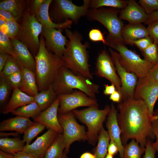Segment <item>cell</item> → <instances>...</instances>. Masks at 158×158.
<instances>
[{
    "label": "cell",
    "instance_id": "db71d44e",
    "mask_svg": "<svg viewBox=\"0 0 158 158\" xmlns=\"http://www.w3.org/2000/svg\"><path fill=\"white\" fill-rule=\"evenodd\" d=\"M157 20H158V11H155L150 14H148V18L145 23L148 25L152 22Z\"/></svg>",
    "mask_w": 158,
    "mask_h": 158
},
{
    "label": "cell",
    "instance_id": "e0dca14e",
    "mask_svg": "<svg viewBox=\"0 0 158 158\" xmlns=\"http://www.w3.org/2000/svg\"><path fill=\"white\" fill-rule=\"evenodd\" d=\"M60 99L58 97L48 108L42 111L34 119L35 122L44 125L49 129H52L59 134H63V129L60 125L58 118Z\"/></svg>",
    "mask_w": 158,
    "mask_h": 158
},
{
    "label": "cell",
    "instance_id": "44dd1931",
    "mask_svg": "<svg viewBox=\"0 0 158 158\" xmlns=\"http://www.w3.org/2000/svg\"><path fill=\"white\" fill-rule=\"evenodd\" d=\"M52 0H45L34 16L36 19L43 26L51 27L62 31L70 28L73 23L71 20H68L64 22L56 24L51 20L49 15V8L52 3Z\"/></svg>",
    "mask_w": 158,
    "mask_h": 158
},
{
    "label": "cell",
    "instance_id": "f35d334b",
    "mask_svg": "<svg viewBox=\"0 0 158 158\" xmlns=\"http://www.w3.org/2000/svg\"><path fill=\"white\" fill-rule=\"evenodd\" d=\"M5 26L6 28V32L10 38L16 37L19 34L20 25L16 20L6 21Z\"/></svg>",
    "mask_w": 158,
    "mask_h": 158
},
{
    "label": "cell",
    "instance_id": "60d3db41",
    "mask_svg": "<svg viewBox=\"0 0 158 158\" xmlns=\"http://www.w3.org/2000/svg\"><path fill=\"white\" fill-rule=\"evenodd\" d=\"M5 77L10 83L13 89L15 87L20 89L22 84L23 79L21 70Z\"/></svg>",
    "mask_w": 158,
    "mask_h": 158
},
{
    "label": "cell",
    "instance_id": "7402d4cb",
    "mask_svg": "<svg viewBox=\"0 0 158 158\" xmlns=\"http://www.w3.org/2000/svg\"><path fill=\"white\" fill-rule=\"evenodd\" d=\"M34 101V97L23 92L17 87H14L11 98L4 107L2 112L4 114L12 113L16 109Z\"/></svg>",
    "mask_w": 158,
    "mask_h": 158
},
{
    "label": "cell",
    "instance_id": "2e32d148",
    "mask_svg": "<svg viewBox=\"0 0 158 158\" xmlns=\"http://www.w3.org/2000/svg\"><path fill=\"white\" fill-rule=\"evenodd\" d=\"M59 134L54 130L49 129L33 143L25 145L23 151L35 158H44L47 150Z\"/></svg>",
    "mask_w": 158,
    "mask_h": 158
},
{
    "label": "cell",
    "instance_id": "003e7915",
    "mask_svg": "<svg viewBox=\"0 0 158 158\" xmlns=\"http://www.w3.org/2000/svg\"></svg>",
    "mask_w": 158,
    "mask_h": 158
},
{
    "label": "cell",
    "instance_id": "94428289",
    "mask_svg": "<svg viewBox=\"0 0 158 158\" xmlns=\"http://www.w3.org/2000/svg\"><path fill=\"white\" fill-rule=\"evenodd\" d=\"M6 20L4 18L0 17V28L2 27L4 25H5Z\"/></svg>",
    "mask_w": 158,
    "mask_h": 158
},
{
    "label": "cell",
    "instance_id": "816d5d0a",
    "mask_svg": "<svg viewBox=\"0 0 158 158\" xmlns=\"http://www.w3.org/2000/svg\"><path fill=\"white\" fill-rule=\"evenodd\" d=\"M9 55L7 54L0 52V73L3 70Z\"/></svg>",
    "mask_w": 158,
    "mask_h": 158
},
{
    "label": "cell",
    "instance_id": "cb8c5ba5",
    "mask_svg": "<svg viewBox=\"0 0 158 158\" xmlns=\"http://www.w3.org/2000/svg\"><path fill=\"white\" fill-rule=\"evenodd\" d=\"M35 122L29 118L16 116L2 121L0 123V131H13L24 133L26 129Z\"/></svg>",
    "mask_w": 158,
    "mask_h": 158
},
{
    "label": "cell",
    "instance_id": "9a60e30c",
    "mask_svg": "<svg viewBox=\"0 0 158 158\" xmlns=\"http://www.w3.org/2000/svg\"><path fill=\"white\" fill-rule=\"evenodd\" d=\"M134 98L143 101L148 107L150 116H153L154 106L158 99V83L138 82Z\"/></svg>",
    "mask_w": 158,
    "mask_h": 158
},
{
    "label": "cell",
    "instance_id": "836d02e7",
    "mask_svg": "<svg viewBox=\"0 0 158 158\" xmlns=\"http://www.w3.org/2000/svg\"><path fill=\"white\" fill-rule=\"evenodd\" d=\"M46 126L39 122H35L28 127L24 133L23 140L25 145L30 144L32 140L44 130Z\"/></svg>",
    "mask_w": 158,
    "mask_h": 158
},
{
    "label": "cell",
    "instance_id": "ab89813d",
    "mask_svg": "<svg viewBox=\"0 0 158 158\" xmlns=\"http://www.w3.org/2000/svg\"><path fill=\"white\" fill-rule=\"evenodd\" d=\"M139 2L147 14L158 11V0H139Z\"/></svg>",
    "mask_w": 158,
    "mask_h": 158
},
{
    "label": "cell",
    "instance_id": "ba28073f",
    "mask_svg": "<svg viewBox=\"0 0 158 158\" xmlns=\"http://www.w3.org/2000/svg\"><path fill=\"white\" fill-rule=\"evenodd\" d=\"M22 18L19 32L16 38L27 47L35 57L39 50V36L41 34L43 25L27 8Z\"/></svg>",
    "mask_w": 158,
    "mask_h": 158
},
{
    "label": "cell",
    "instance_id": "9f6ffc18",
    "mask_svg": "<svg viewBox=\"0 0 158 158\" xmlns=\"http://www.w3.org/2000/svg\"><path fill=\"white\" fill-rule=\"evenodd\" d=\"M153 132L156 139H158V119L153 120L152 122Z\"/></svg>",
    "mask_w": 158,
    "mask_h": 158
},
{
    "label": "cell",
    "instance_id": "91938a15",
    "mask_svg": "<svg viewBox=\"0 0 158 158\" xmlns=\"http://www.w3.org/2000/svg\"><path fill=\"white\" fill-rule=\"evenodd\" d=\"M80 158H95V157L94 154L86 152L82 154Z\"/></svg>",
    "mask_w": 158,
    "mask_h": 158
},
{
    "label": "cell",
    "instance_id": "680465c9",
    "mask_svg": "<svg viewBox=\"0 0 158 158\" xmlns=\"http://www.w3.org/2000/svg\"><path fill=\"white\" fill-rule=\"evenodd\" d=\"M0 158H14V155L0 150Z\"/></svg>",
    "mask_w": 158,
    "mask_h": 158
},
{
    "label": "cell",
    "instance_id": "9c48e42d",
    "mask_svg": "<svg viewBox=\"0 0 158 158\" xmlns=\"http://www.w3.org/2000/svg\"><path fill=\"white\" fill-rule=\"evenodd\" d=\"M90 1L84 0L83 5L78 6L74 4L71 0H53L50 13L51 18L56 24L63 23L68 20L77 24L82 17L86 15Z\"/></svg>",
    "mask_w": 158,
    "mask_h": 158
},
{
    "label": "cell",
    "instance_id": "03108f58",
    "mask_svg": "<svg viewBox=\"0 0 158 158\" xmlns=\"http://www.w3.org/2000/svg\"><path fill=\"white\" fill-rule=\"evenodd\" d=\"M66 154L64 152L62 158H67Z\"/></svg>",
    "mask_w": 158,
    "mask_h": 158
},
{
    "label": "cell",
    "instance_id": "7c38bea8",
    "mask_svg": "<svg viewBox=\"0 0 158 158\" xmlns=\"http://www.w3.org/2000/svg\"><path fill=\"white\" fill-rule=\"evenodd\" d=\"M95 74L109 80L115 86L116 90L121 94L120 79L111 55L105 50L102 51L98 54L96 63Z\"/></svg>",
    "mask_w": 158,
    "mask_h": 158
},
{
    "label": "cell",
    "instance_id": "603a6c76",
    "mask_svg": "<svg viewBox=\"0 0 158 158\" xmlns=\"http://www.w3.org/2000/svg\"><path fill=\"white\" fill-rule=\"evenodd\" d=\"M121 35L125 43L130 44L135 41L149 36L147 28L141 23L124 25Z\"/></svg>",
    "mask_w": 158,
    "mask_h": 158
},
{
    "label": "cell",
    "instance_id": "c3c4849f",
    "mask_svg": "<svg viewBox=\"0 0 158 158\" xmlns=\"http://www.w3.org/2000/svg\"><path fill=\"white\" fill-rule=\"evenodd\" d=\"M118 152V148L116 143L112 139L110 138L108 149V154L114 156Z\"/></svg>",
    "mask_w": 158,
    "mask_h": 158
},
{
    "label": "cell",
    "instance_id": "d590c367",
    "mask_svg": "<svg viewBox=\"0 0 158 158\" xmlns=\"http://www.w3.org/2000/svg\"><path fill=\"white\" fill-rule=\"evenodd\" d=\"M0 52L7 54L16 58L11 39L2 30L0 31Z\"/></svg>",
    "mask_w": 158,
    "mask_h": 158
},
{
    "label": "cell",
    "instance_id": "7a4b0ae2",
    "mask_svg": "<svg viewBox=\"0 0 158 158\" xmlns=\"http://www.w3.org/2000/svg\"><path fill=\"white\" fill-rule=\"evenodd\" d=\"M65 32L69 42L61 57L64 66L76 75L92 79L93 76L90 71L87 50L89 43L85 42L83 44V37L76 31H73L67 28L65 30Z\"/></svg>",
    "mask_w": 158,
    "mask_h": 158
},
{
    "label": "cell",
    "instance_id": "f546056e",
    "mask_svg": "<svg viewBox=\"0 0 158 158\" xmlns=\"http://www.w3.org/2000/svg\"><path fill=\"white\" fill-rule=\"evenodd\" d=\"M110 140L108 132L102 126L99 133L98 144L94 150L95 158H105L108 153Z\"/></svg>",
    "mask_w": 158,
    "mask_h": 158
},
{
    "label": "cell",
    "instance_id": "f907efd6",
    "mask_svg": "<svg viewBox=\"0 0 158 158\" xmlns=\"http://www.w3.org/2000/svg\"><path fill=\"white\" fill-rule=\"evenodd\" d=\"M109 99L114 102L119 103L121 99V94L117 90L110 95Z\"/></svg>",
    "mask_w": 158,
    "mask_h": 158
},
{
    "label": "cell",
    "instance_id": "8992f818",
    "mask_svg": "<svg viewBox=\"0 0 158 158\" xmlns=\"http://www.w3.org/2000/svg\"><path fill=\"white\" fill-rule=\"evenodd\" d=\"M111 110V106L107 105L103 109H99L98 106H94L86 109L73 110L75 116L85 123L88 129L87 140L94 145L98 139V134L103 126V123Z\"/></svg>",
    "mask_w": 158,
    "mask_h": 158
},
{
    "label": "cell",
    "instance_id": "681fc988",
    "mask_svg": "<svg viewBox=\"0 0 158 158\" xmlns=\"http://www.w3.org/2000/svg\"><path fill=\"white\" fill-rule=\"evenodd\" d=\"M0 17L4 18L6 21H16L11 13L8 11L0 9Z\"/></svg>",
    "mask_w": 158,
    "mask_h": 158
},
{
    "label": "cell",
    "instance_id": "e7e4bbea",
    "mask_svg": "<svg viewBox=\"0 0 158 158\" xmlns=\"http://www.w3.org/2000/svg\"><path fill=\"white\" fill-rule=\"evenodd\" d=\"M105 158H114L113 156L107 153Z\"/></svg>",
    "mask_w": 158,
    "mask_h": 158
},
{
    "label": "cell",
    "instance_id": "8fae6325",
    "mask_svg": "<svg viewBox=\"0 0 158 158\" xmlns=\"http://www.w3.org/2000/svg\"><path fill=\"white\" fill-rule=\"evenodd\" d=\"M109 50L121 81V102L129 98H134L135 90L138 80L137 76L133 73L129 72L123 66L118 52L110 48Z\"/></svg>",
    "mask_w": 158,
    "mask_h": 158
},
{
    "label": "cell",
    "instance_id": "4316f807",
    "mask_svg": "<svg viewBox=\"0 0 158 158\" xmlns=\"http://www.w3.org/2000/svg\"><path fill=\"white\" fill-rule=\"evenodd\" d=\"M58 97V95L52 85L47 89L39 92L33 97L34 101L42 111L49 107Z\"/></svg>",
    "mask_w": 158,
    "mask_h": 158
},
{
    "label": "cell",
    "instance_id": "7dc6e473",
    "mask_svg": "<svg viewBox=\"0 0 158 158\" xmlns=\"http://www.w3.org/2000/svg\"><path fill=\"white\" fill-rule=\"evenodd\" d=\"M152 140L147 141L145 146V154L143 158H155L156 151L154 148Z\"/></svg>",
    "mask_w": 158,
    "mask_h": 158
},
{
    "label": "cell",
    "instance_id": "f6af8a7d",
    "mask_svg": "<svg viewBox=\"0 0 158 158\" xmlns=\"http://www.w3.org/2000/svg\"><path fill=\"white\" fill-rule=\"evenodd\" d=\"M27 9L32 14L35 15L45 0H27Z\"/></svg>",
    "mask_w": 158,
    "mask_h": 158
},
{
    "label": "cell",
    "instance_id": "52a82bcc",
    "mask_svg": "<svg viewBox=\"0 0 158 158\" xmlns=\"http://www.w3.org/2000/svg\"><path fill=\"white\" fill-rule=\"evenodd\" d=\"M107 45L118 52L123 65L129 72L136 74L138 79L145 77L155 65L141 58L139 55L129 49L124 44L111 42Z\"/></svg>",
    "mask_w": 158,
    "mask_h": 158
},
{
    "label": "cell",
    "instance_id": "5bb4252c",
    "mask_svg": "<svg viewBox=\"0 0 158 158\" xmlns=\"http://www.w3.org/2000/svg\"><path fill=\"white\" fill-rule=\"evenodd\" d=\"M61 31L43 26L41 35L44 38L45 47L49 51L62 57L69 40L61 33Z\"/></svg>",
    "mask_w": 158,
    "mask_h": 158
},
{
    "label": "cell",
    "instance_id": "30bf717a",
    "mask_svg": "<svg viewBox=\"0 0 158 158\" xmlns=\"http://www.w3.org/2000/svg\"><path fill=\"white\" fill-rule=\"evenodd\" d=\"M59 123L63 128V135L66 144L64 152H69L71 145L76 141L87 140V132L84 126L79 124L76 120L72 111L63 114H58Z\"/></svg>",
    "mask_w": 158,
    "mask_h": 158
},
{
    "label": "cell",
    "instance_id": "277c9868",
    "mask_svg": "<svg viewBox=\"0 0 158 158\" xmlns=\"http://www.w3.org/2000/svg\"><path fill=\"white\" fill-rule=\"evenodd\" d=\"M52 85L58 95L71 93L75 89L81 91L95 99L100 87L90 80L74 73L64 66L59 69Z\"/></svg>",
    "mask_w": 158,
    "mask_h": 158
},
{
    "label": "cell",
    "instance_id": "6125c7cd",
    "mask_svg": "<svg viewBox=\"0 0 158 158\" xmlns=\"http://www.w3.org/2000/svg\"><path fill=\"white\" fill-rule=\"evenodd\" d=\"M152 145L156 151L158 152V139H156L155 142L153 143Z\"/></svg>",
    "mask_w": 158,
    "mask_h": 158
},
{
    "label": "cell",
    "instance_id": "ffe728a7",
    "mask_svg": "<svg viewBox=\"0 0 158 158\" xmlns=\"http://www.w3.org/2000/svg\"><path fill=\"white\" fill-rule=\"evenodd\" d=\"M11 40L16 57L20 64L35 72V59L28 48L16 37Z\"/></svg>",
    "mask_w": 158,
    "mask_h": 158
},
{
    "label": "cell",
    "instance_id": "b9f144b4",
    "mask_svg": "<svg viewBox=\"0 0 158 158\" xmlns=\"http://www.w3.org/2000/svg\"><path fill=\"white\" fill-rule=\"evenodd\" d=\"M154 82L158 83V62L155 64L145 78L138 79V82Z\"/></svg>",
    "mask_w": 158,
    "mask_h": 158
},
{
    "label": "cell",
    "instance_id": "d6a6232c",
    "mask_svg": "<svg viewBox=\"0 0 158 158\" xmlns=\"http://www.w3.org/2000/svg\"><path fill=\"white\" fill-rule=\"evenodd\" d=\"M128 1L121 0H92L90 7L96 9L104 6L118 9H123L127 5Z\"/></svg>",
    "mask_w": 158,
    "mask_h": 158
},
{
    "label": "cell",
    "instance_id": "11a10c76",
    "mask_svg": "<svg viewBox=\"0 0 158 158\" xmlns=\"http://www.w3.org/2000/svg\"><path fill=\"white\" fill-rule=\"evenodd\" d=\"M13 155L14 158H35L31 154L23 151L19 152Z\"/></svg>",
    "mask_w": 158,
    "mask_h": 158
},
{
    "label": "cell",
    "instance_id": "4dcf8cb0",
    "mask_svg": "<svg viewBox=\"0 0 158 158\" xmlns=\"http://www.w3.org/2000/svg\"><path fill=\"white\" fill-rule=\"evenodd\" d=\"M42 110L35 101L22 106L13 111L11 113L14 115L29 118H34Z\"/></svg>",
    "mask_w": 158,
    "mask_h": 158
},
{
    "label": "cell",
    "instance_id": "d6986e66",
    "mask_svg": "<svg viewBox=\"0 0 158 158\" xmlns=\"http://www.w3.org/2000/svg\"><path fill=\"white\" fill-rule=\"evenodd\" d=\"M118 111L114 104L112 103L110 111L107 116L106 126L110 138L112 139L118 145L120 158H123L124 146L121 140V130L117 119Z\"/></svg>",
    "mask_w": 158,
    "mask_h": 158
},
{
    "label": "cell",
    "instance_id": "3957f363",
    "mask_svg": "<svg viewBox=\"0 0 158 158\" xmlns=\"http://www.w3.org/2000/svg\"><path fill=\"white\" fill-rule=\"evenodd\" d=\"M40 39L39 50L34 57L35 73L39 92L47 89L52 84L59 69L64 66L61 57L47 49L44 38L42 35Z\"/></svg>",
    "mask_w": 158,
    "mask_h": 158
},
{
    "label": "cell",
    "instance_id": "f5cc1de1",
    "mask_svg": "<svg viewBox=\"0 0 158 158\" xmlns=\"http://www.w3.org/2000/svg\"><path fill=\"white\" fill-rule=\"evenodd\" d=\"M104 89L103 91V93L106 95H110L116 90L115 86L112 84L110 85H104Z\"/></svg>",
    "mask_w": 158,
    "mask_h": 158
},
{
    "label": "cell",
    "instance_id": "484cf974",
    "mask_svg": "<svg viewBox=\"0 0 158 158\" xmlns=\"http://www.w3.org/2000/svg\"><path fill=\"white\" fill-rule=\"evenodd\" d=\"M27 7V1L5 0L0 2V9L10 12L17 22L22 16H23Z\"/></svg>",
    "mask_w": 158,
    "mask_h": 158
},
{
    "label": "cell",
    "instance_id": "5b68a950",
    "mask_svg": "<svg viewBox=\"0 0 158 158\" xmlns=\"http://www.w3.org/2000/svg\"><path fill=\"white\" fill-rule=\"evenodd\" d=\"M119 12L118 9L112 8L89 9L87 12L86 16L89 20L99 22L108 30L106 45L111 42L125 43L121 35L124 25L118 16Z\"/></svg>",
    "mask_w": 158,
    "mask_h": 158
},
{
    "label": "cell",
    "instance_id": "6da1fadb",
    "mask_svg": "<svg viewBox=\"0 0 158 158\" xmlns=\"http://www.w3.org/2000/svg\"><path fill=\"white\" fill-rule=\"evenodd\" d=\"M117 108L123 145L124 146L130 139L135 140L141 147L145 148L148 140L155 138L152 122L157 117L150 116L146 103L141 100L127 99L118 103Z\"/></svg>",
    "mask_w": 158,
    "mask_h": 158
},
{
    "label": "cell",
    "instance_id": "7bdbcfd3",
    "mask_svg": "<svg viewBox=\"0 0 158 158\" xmlns=\"http://www.w3.org/2000/svg\"><path fill=\"white\" fill-rule=\"evenodd\" d=\"M147 29L153 43L158 45V20L148 24Z\"/></svg>",
    "mask_w": 158,
    "mask_h": 158
},
{
    "label": "cell",
    "instance_id": "8d00e7d4",
    "mask_svg": "<svg viewBox=\"0 0 158 158\" xmlns=\"http://www.w3.org/2000/svg\"><path fill=\"white\" fill-rule=\"evenodd\" d=\"M13 88L6 77L0 75V103L5 104L9 97Z\"/></svg>",
    "mask_w": 158,
    "mask_h": 158
},
{
    "label": "cell",
    "instance_id": "f1b7e54d",
    "mask_svg": "<svg viewBox=\"0 0 158 158\" xmlns=\"http://www.w3.org/2000/svg\"><path fill=\"white\" fill-rule=\"evenodd\" d=\"M66 147L63 134H59L47 150L44 158H62Z\"/></svg>",
    "mask_w": 158,
    "mask_h": 158
},
{
    "label": "cell",
    "instance_id": "74e56055",
    "mask_svg": "<svg viewBox=\"0 0 158 158\" xmlns=\"http://www.w3.org/2000/svg\"><path fill=\"white\" fill-rule=\"evenodd\" d=\"M142 52L144 59L154 65L158 62V45L152 42Z\"/></svg>",
    "mask_w": 158,
    "mask_h": 158
},
{
    "label": "cell",
    "instance_id": "83f0119b",
    "mask_svg": "<svg viewBox=\"0 0 158 158\" xmlns=\"http://www.w3.org/2000/svg\"><path fill=\"white\" fill-rule=\"evenodd\" d=\"M25 145L23 140L18 137L13 138H0V150L13 154L22 151Z\"/></svg>",
    "mask_w": 158,
    "mask_h": 158
},
{
    "label": "cell",
    "instance_id": "ac0fdd59",
    "mask_svg": "<svg viewBox=\"0 0 158 158\" xmlns=\"http://www.w3.org/2000/svg\"><path fill=\"white\" fill-rule=\"evenodd\" d=\"M120 13L119 19L127 20L130 23H145L148 17L142 7L134 0H128L126 7Z\"/></svg>",
    "mask_w": 158,
    "mask_h": 158
},
{
    "label": "cell",
    "instance_id": "1f68e13d",
    "mask_svg": "<svg viewBox=\"0 0 158 158\" xmlns=\"http://www.w3.org/2000/svg\"><path fill=\"white\" fill-rule=\"evenodd\" d=\"M145 148L141 147L135 140H132L124 146L123 158H141Z\"/></svg>",
    "mask_w": 158,
    "mask_h": 158
},
{
    "label": "cell",
    "instance_id": "bcb514c9",
    "mask_svg": "<svg viewBox=\"0 0 158 158\" xmlns=\"http://www.w3.org/2000/svg\"><path fill=\"white\" fill-rule=\"evenodd\" d=\"M152 42V39L149 36L135 41L132 44L136 46L142 52Z\"/></svg>",
    "mask_w": 158,
    "mask_h": 158
},
{
    "label": "cell",
    "instance_id": "e575fe53",
    "mask_svg": "<svg viewBox=\"0 0 158 158\" xmlns=\"http://www.w3.org/2000/svg\"><path fill=\"white\" fill-rule=\"evenodd\" d=\"M21 70L20 65L16 58L9 55L0 75L6 77Z\"/></svg>",
    "mask_w": 158,
    "mask_h": 158
},
{
    "label": "cell",
    "instance_id": "6f0895ef",
    "mask_svg": "<svg viewBox=\"0 0 158 158\" xmlns=\"http://www.w3.org/2000/svg\"><path fill=\"white\" fill-rule=\"evenodd\" d=\"M19 133L17 132L10 133H4L3 132H0V136L1 138L8 137L10 136H13L16 137L18 136Z\"/></svg>",
    "mask_w": 158,
    "mask_h": 158
},
{
    "label": "cell",
    "instance_id": "be15d7a7",
    "mask_svg": "<svg viewBox=\"0 0 158 158\" xmlns=\"http://www.w3.org/2000/svg\"><path fill=\"white\" fill-rule=\"evenodd\" d=\"M154 115L156 116L157 117L158 119V107L154 111Z\"/></svg>",
    "mask_w": 158,
    "mask_h": 158
},
{
    "label": "cell",
    "instance_id": "4fadbf2b",
    "mask_svg": "<svg viewBox=\"0 0 158 158\" xmlns=\"http://www.w3.org/2000/svg\"><path fill=\"white\" fill-rule=\"evenodd\" d=\"M58 96L60 99L59 114L66 113L80 107L98 105L96 99L91 98L78 90H75L70 94Z\"/></svg>",
    "mask_w": 158,
    "mask_h": 158
},
{
    "label": "cell",
    "instance_id": "d4e9b609",
    "mask_svg": "<svg viewBox=\"0 0 158 158\" xmlns=\"http://www.w3.org/2000/svg\"><path fill=\"white\" fill-rule=\"evenodd\" d=\"M20 66L23 79L20 89L28 95L34 97L39 92L35 73L24 66Z\"/></svg>",
    "mask_w": 158,
    "mask_h": 158
},
{
    "label": "cell",
    "instance_id": "ee69618b",
    "mask_svg": "<svg viewBox=\"0 0 158 158\" xmlns=\"http://www.w3.org/2000/svg\"><path fill=\"white\" fill-rule=\"evenodd\" d=\"M88 36L89 39L92 41L101 42L104 44H106L103 35L98 29H92L89 31Z\"/></svg>",
    "mask_w": 158,
    "mask_h": 158
}]
</instances>
